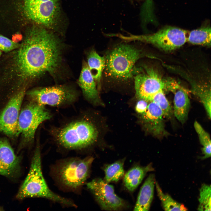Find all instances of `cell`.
Returning a JSON list of instances; mask_svg holds the SVG:
<instances>
[{"mask_svg":"<svg viewBox=\"0 0 211 211\" xmlns=\"http://www.w3.org/2000/svg\"><path fill=\"white\" fill-rule=\"evenodd\" d=\"M142 50L135 46L122 43L109 50L104 56L103 72L111 82L125 83L133 79L134 68L138 60L144 57Z\"/></svg>","mask_w":211,"mask_h":211,"instance_id":"3957f363","label":"cell"},{"mask_svg":"<svg viewBox=\"0 0 211 211\" xmlns=\"http://www.w3.org/2000/svg\"><path fill=\"white\" fill-rule=\"evenodd\" d=\"M77 83L88 101L94 105L101 104L96 83L85 62L83 63Z\"/></svg>","mask_w":211,"mask_h":211,"instance_id":"9a60e30c","label":"cell"},{"mask_svg":"<svg viewBox=\"0 0 211 211\" xmlns=\"http://www.w3.org/2000/svg\"><path fill=\"white\" fill-rule=\"evenodd\" d=\"M194 126L198 135L200 143L202 146L201 150L204 156L201 157V159H205L210 157L211 142L209 134L197 121L195 122Z\"/></svg>","mask_w":211,"mask_h":211,"instance_id":"cb8c5ba5","label":"cell"},{"mask_svg":"<svg viewBox=\"0 0 211 211\" xmlns=\"http://www.w3.org/2000/svg\"><path fill=\"white\" fill-rule=\"evenodd\" d=\"M18 8L23 19L54 29L61 16L60 0H20Z\"/></svg>","mask_w":211,"mask_h":211,"instance_id":"5b68a950","label":"cell"},{"mask_svg":"<svg viewBox=\"0 0 211 211\" xmlns=\"http://www.w3.org/2000/svg\"><path fill=\"white\" fill-rule=\"evenodd\" d=\"M87 61L89 68L98 89L100 87L101 77L105 67L104 57L101 56L95 50H93L87 55Z\"/></svg>","mask_w":211,"mask_h":211,"instance_id":"d6986e66","label":"cell"},{"mask_svg":"<svg viewBox=\"0 0 211 211\" xmlns=\"http://www.w3.org/2000/svg\"><path fill=\"white\" fill-rule=\"evenodd\" d=\"M20 161L8 141L0 139V175L7 177L14 175L19 170Z\"/></svg>","mask_w":211,"mask_h":211,"instance_id":"5bb4252c","label":"cell"},{"mask_svg":"<svg viewBox=\"0 0 211 211\" xmlns=\"http://www.w3.org/2000/svg\"><path fill=\"white\" fill-rule=\"evenodd\" d=\"M48 29L35 25L26 31L20 47L5 59L0 75L1 85L18 91L26 89L46 73H56L62 62L61 46Z\"/></svg>","mask_w":211,"mask_h":211,"instance_id":"6da1fadb","label":"cell"},{"mask_svg":"<svg viewBox=\"0 0 211 211\" xmlns=\"http://www.w3.org/2000/svg\"><path fill=\"white\" fill-rule=\"evenodd\" d=\"M59 146L67 149L81 150L93 144L98 136L97 128L86 115H81L51 132Z\"/></svg>","mask_w":211,"mask_h":211,"instance_id":"7a4b0ae2","label":"cell"},{"mask_svg":"<svg viewBox=\"0 0 211 211\" xmlns=\"http://www.w3.org/2000/svg\"><path fill=\"white\" fill-rule=\"evenodd\" d=\"M150 101L154 102L159 107L163 112L164 117L168 119L171 118L173 111L170 103L165 95L164 90H161L154 95Z\"/></svg>","mask_w":211,"mask_h":211,"instance_id":"d4e9b609","label":"cell"},{"mask_svg":"<svg viewBox=\"0 0 211 211\" xmlns=\"http://www.w3.org/2000/svg\"><path fill=\"white\" fill-rule=\"evenodd\" d=\"M135 94L138 99L149 102L160 91H175L176 87L165 82L152 68L145 65H135L133 72Z\"/></svg>","mask_w":211,"mask_h":211,"instance_id":"52a82bcc","label":"cell"},{"mask_svg":"<svg viewBox=\"0 0 211 211\" xmlns=\"http://www.w3.org/2000/svg\"><path fill=\"white\" fill-rule=\"evenodd\" d=\"M149 102L142 99H139L135 106L136 112L139 115L144 113L147 110Z\"/></svg>","mask_w":211,"mask_h":211,"instance_id":"83f0119b","label":"cell"},{"mask_svg":"<svg viewBox=\"0 0 211 211\" xmlns=\"http://www.w3.org/2000/svg\"><path fill=\"white\" fill-rule=\"evenodd\" d=\"M187 31L179 28L167 26L152 34L125 36L113 33V37L127 41H138L151 44L165 51H169L183 45L187 40Z\"/></svg>","mask_w":211,"mask_h":211,"instance_id":"8992f818","label":"cell"},{"mask_svg":"<svg viewBox=\"0 0 211 211\" xmlns=\"http://www.w3.org/2000/svg\"><path fill=\"white\" fill-rule=\"evenodd\" d=\"M20 43L15 42L0 34V50L7 53L18 48Z\"/></svg>","mask_w":211,"mask_h":211,"instance_id":"4316f807","label":"cell"},{"mask_svg":"<svg viewBox=\"0 0 211 211\" xmlns=\"http://www.w3.org/2000/svg\"><path fill=\"white\" fill-rule=\"evenodd\" d=\"M211 40V28L208 26L190 31L187 37V42L194 45L209 46Z\"/></svg>","mask_w":211,"mask_h":211,"instance_id":"44dd1931","label":"cell"},{"mask_svg":"<svg viewBox=\"0 0 211 211\" xmlns=\"http://www.w3.org/2000/svg\"><path fill=\"white\" fill-rule=\"evenodd\" d=\"M94 160L91 156L72 158L63 161L57 168V175L64 186L72 189L81 186L88 178Z\"/></svg>","mask_w":211,"mask_h":211,"instance_id":"ba28073f","label":"cell"},{"mask_svg":"<svg viewBox=\"0 0 211 211\" xmlns=\"http://www.w3.org/2000/svg\"><path fill=\"white\" fill-rule=\"evenodd\" d=\"M155 182L154 174L149 175L140 188L134 211L149 210L153 198Z\"/></svg>","mask_w":211,"mask_h":211,"instance_id":"2e32d148","label":"cell"},{"mask_svg":"<svg viewBox=\"0 0 211 211\" xmlns=\"http://www.w3.org/2000/svg\"><path fill=\"white\" fill-rule=\"evenodd\" d=\"M26 90L24 89L16 92L0 113V131L8 136L17 135L18 118Z\"/></svg>","mask_w":211,"mask_h":211,"instance_id":"7c38bea8","label":"cell"},{"mask_svg":"<svg viewBox=\"0 0 211 211\" xmlns=\"http://www.w3.org/2000/svg\"><path fill=\"white\" fill-rule=\"evenodd\" d=\"M154 170L152 164L144 166L139 165L133 166L124 174L123 180L124 186L129 191L133 192L141 183L147 173Z\"/></svg>","mask_w":211,"mask_h":211,"instance_id":"e0dca14e","label":"cell"},{"mask_svg":"<svg viewBox=\"0 0 211 211\" xmlns=\"http://www.w3.org/2000/svg\"><path fill=\"white\" fill-rule=\"evenodd\" d=\"M125 160V159H123L104 165L103 170L105 174L103 180L105 181L108 183L117 182L124 176Z\"/></svg>","mask_w":211,"mask_h":211,"instance_id":"ffe728a7","label":"cell"},{"mask_svg":"<svg viewBox=\"0 0 211 211\" xmlns=\"http://www.w3.org/2000/svg\"><path fill=\"white\" fill-rule=\"evenodd\" d=\"M139 115L141 123L147 132L157 137L167 135L163 113L156 104L152 101L149 102L146 111Z\"/></svg>","mask_w":211,"mask_h":211,"instance_id":"4fadbf2b","label":"cell"},{"mask_svg":"<svg viewBox=\"0 0 211 211\" xmlns=\"http://www.w3.org/2000/svg\"><path fill=\"white\" fill-rule=\"evenodd\" d=\"M52 117L51 113L45 106L31 101L20 111L17 135L21 134L26 144L32 142L39 126Z\"/></svg>","mask_w":211,"mask_h":211,"instance_id":"9c48e42d","label":"cell"},{"mask_svg":"<svg viewBox=\"0 0 211 211\" xmlns=\"http://www.w3.org/2000/svg\"><path fill=\"white\" fill-rule=\"evenodd\" d=\"M16 197L21 200L28 197L42 198L66 206L76 207L71 200L56 194L49 188L43 175L40 148L38 143L29 172Z\"/></svg>","mask_w":211,"mask_h":211,"instance_id":"277c9868","label":"cell"},{"mask_svg":"<svg viewBox=\"0 0 211 211\" xmlns=\"http://www.w3.org/2000/svg\"><path fill=\"white\" fill-rule=\"evenodd\" d=\"M157 195L165 211H186L187 208L184 205L173 199L169 195L164 193L158 183L155 185Z\"/></svg>","mask_w":211,"mask_h":211,"instance_id":"7402d4cb","label":"cell"},{"mask_svg":"<svg viewBox=\"0 0 211 211\" xmlns=\"http://www.w3.org/2000/svg\"><path fill=\"white\" fill-rule=\"evenodd\" d=\"M132 3H133L135 1L139 2L141 0H129Z\"/></svg>","mask_w":211,"mask_h":211,"instance_id":"f1b7e54d","label":"cell"},{"mask_svg":"<svg viewBox=\"0 0 211 211\" xmlns=\"http://www.w3.org/2000/svg\"><path fill=\"white\" fill-rule=\"evenodd\" d=\"M1 54H2V53H1V50H0V57L1 55Z\"/></svg>","mask_w":211,"mask_h":211,"instance_id":"f546056e","label":"cell"},{"mask_svg":"<svg viewBox=\"0 0 211 211\" xmlns=\"http://www.w3.org/2000/svg\"><path fill=\"white\" fill-rule=\"evenodd\" d=\"M192 92L202 104L209 118H211V89L208 86L195 85L193 86Z\"/></svg>","mask_w":211,"mask_h":211,"instance_id":"603a6c76","label":"cell"},{"mask_svg":"<svg viewBox=\"0 0 211 211\" xmlns=\"http://www.w3.org/2000/svg\"><path fill=\"white\" fill-rule=\"evenodd\" d=\"M211 187L210 185L203 184L200 190L199 211L211 210Z\"/></svg>","mask_w":211,"mask_h":211,"instance_id":"484cf974","label":"cell"},{"mask_svg":"<svg viewBox=\"0 0 211 211\" xmlns=\"http://www.w3.org/2000/svg\"><path fill=\"white\" fill-rule=\"evenodd\" d=\"M190 104V99L186 91L180 88L175 91L173 112L177 119L182 124L187 119Z\"/></svg>","mask_w":211,"mask_h":211,"instance_id":"ac0fdd59","label":"cell"},{"mask_svg":"<svg viewBox=\"0 0 211 211\" xmlns=\"http://www.w3.org/2000/svg\"><path fill=\"white\" fill-rule=\"evenodd\" d=\"M86 185L102 209L120 211L128 207L127 202L115 194L113 186L101 178L94 179Z\"/></svg>","mask_w":211,"mask_h":211,"instance_id":"8fae6325","label":"cell"},{"mask_svg":"<svg viewBox=\"0 0 211 211\" xmlns=\"http://www.w3.org/2000/svg\"><path fill=\"white\" fill-rule=\"evenodd\" d=\"M31 101L44 106L63 107L74 103L77 94L73 89L65 85L40 88L27 93Z\"/></svg>","mask_w":211,"mask_h":211,"instance_id":"30bf717a","label":"cell"}]
</instances>
